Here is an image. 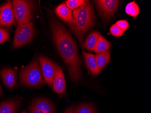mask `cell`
<instances>
[{"instance_id":"obj_1","label":"cell","mask_w":151,"mask_h":113,"mask_svg":"<svg viewBox=\"0 0 151 113\" xmlns=\"http://www.w3.org/2000/svg\"><path fill=\"white\" fill-rule=\"evenodd\" d=\"M50 25L53 41L68 67L70 79L78 81L81 77V61L75 42L63 24L56 19L51 18Z\"/></svg>"},{"instance_id":"obj_2","label":"cell","mask_w":151,"mask_h":113,"mask_svg":"<svg viewBox=\"0 0 151 113\" xmlns=\"http://www.w3.org/2000/svg\"><path fill=\"white\" fill-rule=\"evenodd\" d=\"M94 17L93 7L89 1L85 5L73 12V22L70 26L73 33L80 42L83 41L86 33L94 25Z\"/></svg>"},{"instance_id":"obj_3","label":"cell","mask_w":151,"mask_h":113,"mask_svg":"<svg viewBox=\"0 0 151 113\" xmlns=\"http://www.w3.org/2000/svg\"><path fill=\"white\" fill-rule=\"evenodd\" d=\"M19 81L22 85L27 87L40 86L45 84L37 58L34 59L22 70L19 75Z\"/></svg>"},{"instance_id":"obj_4","label":"cell","mask_w":151,"mask_h":113,"mask_svg":"<svg viewBox=\"0 0 151 113\" xmlns=\"http://www.w3.org/2000/svg\"><path fill=\"white\" fill-rule=\"evenodd\" d=\"M12 5L15 19L18 25L31 22L35 6L32 1L12 0Z\"/></svg>"},{"instance_id":"obj_5","label":"cell","mask_w":151,"mask_h":113,"mask_svg":"<svg viewBox=\"0 0 151 113\" xmlns=\"http://www.w3.org/2000/svg\"><path fill=\"white\" fill-rule=\"evenodd\" d=\"M35 33V27L32 22L19 25L16 30L13 42L14 49L21 47L32 40Z\"/></svg>"},{"instance_id":"obj_6","label":"cell","mask_w":151,"mask_h":113,"mask_svg":"<svg viewBox=\"0 0 151 113\" xmlns=\"http://www.w3.org/2000/svg\"><path fill=\"white\" fill-rule=\"evenodd\" d=\"M39 61L44 81L51 88L57 63L42 55L39 56Z\"/></svg>"},{"instance_id":"obj_7","label":"cell","mask_w":151,"mask_h":113,"mask_svg":"<svg viewBox=\"0 0 151 113\" xmlns=\"http://www.w3.org/2000/svg\"><path fill=\"white\" fill-rule=\"evenodd\" d=\"M15 19L12 2L8 1L0 6V25L10 27L14 23Z\"/></svg>"},{"instance_id":"obj_8","label":"cell","mask_w":151,"mask_h":113,"mask_svg":"<svg viewBox=\"0 0 151 113\" xmlns=\"http://www.w3.org/2000/svg\"><path fill=\"white\" fill-rule=\"evenodd\" d=\"M95 1L100 13L106 19L109 18L114 15L119 2L117 0H98Z\"/></svg>"},{"instance_id":"obj_9","label":"cell","mask_w":151,"mask_h":113,"mask_svg":"<svg viewBox=\"0 0 151 113\" xmlns=\"http://www.w3.org/2000/svg\"><path fill=\"white\" fill-rule=\"evenodd\" d=\"M53 91L58 94H63L66 89V82L64 73L61 67L56 64L55 73L52 83Z\"/></svg>"},{"instance_id":"obj_10","label":"cell","mask_w":151,"mask_h":113,"mask_svg":"<svg viewBox=\"0 0 151 113\" xmlns=\"http://www.w3.org/2000/svg\"><path fill=\"white\" fill-rule=\"evenodd\" d=\"M30 105L41 113H54L55 111L53 103L50 100L44 98L34 100Z\"/></svg>"},{"instance_id":"obj_11","label":"cell","mask_w":151,"mask_h":113,"mask_svg":"<svg viewBox=\"0 0 151 113\" xmlns=\"http://www.w3.org/2000/svg\"><path fill=\"white\" fill-rule=\"evenodd\" d=\"M1 79L5 86L9 89H13L17 84V74L14 70L6 68L1 70L0 73Z\"/></svg>"},{"instance_id":"obj_12","label":"cell","mask_w":151,"mask_h":113,"mask_svg":"<svg viewBox=\"0 0 151 113\" xmlns=\"http://www.w3.org/2000/svg\"><path fill=\"white\" fill-rule=\"evenodd\" d=\"M82 54L86 67L91 74L94 76L98 75L101 72L98 70L95 55L86 52L84 51H82Z\"/></svg>"},{"instance_id":"obj_13","label":"cell","mask_w":151,"mask_h":113,"mask_svg":"<svg viewBox=\"0 0 151 113\" xmlns=\"http://www.w3.org/2000/svg\"><path fill=\"white\" fill-rule=\"evenodd\" d=\"M57 15L66 22L71 24L73 22V13L65 3H62L56 8Z\"/></svg>"},{"instance_id":"obj_14","label":"cell","mask_w":151,"mask_h":113,"mask_svg":"<svg viewBox=\"0 0 151 113\" xmlns=\"http://www.w3.org/2000/svg\"><path fill=\"white\" fill-rule=\"evenodd\" d=\"M20 106V103L16 100L5 101L0 104V113H16Z\"/></svg>"},{"instance_id":"obj_15","label":"cell","mask_w":151,"mask_h":113,"mask_svg":"<svg viewBox=\"0 0 151 113\" xmlns=\"http://www.w3.org/2000/svg\"><path fill=\"white\" fill-rule=\"evenodd\" d=\"M100 35V32L97 31H93L91 33L82 45V47L87 49L89 51H94L96 44Z\"/></svg>"},{"instance_id":"obj_16","label":"cell","mask_w":151,"mask_h":113,"mask_svg":"<svg viewBox=\"0 0 151 113\" xmlns=\"http://www.w3.org/2000/svg\"><path fill=\"white\" fill-rule=\"evenodd\" d=\"M95 57L98 70L101 72L109 63L111 58V53L108 51L104 52L96 53Z\"/></svg>"},{"instance_id":"obj_17","label":"cell","mask_w":151,"mask_h":113,"mask_svg":"<svg viewBox=\"0 0 151 113\" xmlns=\"http://www.w3.org/2000/svg\"><path fill=\"white\" fill-rule=\"evenodd\" d=\"M111 47V44L102 35H100L97 40L94 52L96 53L107 51Z\"/></svg>"},{"instance_id":"obj_18","label":"cell","mask_w":151,"mask_h":113,"mask_svg":"<svg viewBox=\"0 0 151 113\" xmlns=\"http://www.w3.org/2000/svg\"><path fill=\"white\" fill-rule=\"evenodd\" d=\"M125 12L129 16L136 18L139 12V7L134 1H132L126 6Z\"/></svg>"},{"instance_id":"obj_19","label":"cell","mask_w":151,"mask_h":113,"mask_svg":"<svg viewBox=\"0 0 151 113\" xmlns=\"http://www.w3.org/2000/svg\"><path fill=\"white\" fill-rule=\"evenodd\" d=\"M75 113H96V111L91 104H82L75 108Z\"/></svg>"},{"instance_id":"obj_20","label":"cell","mask_w":151,"mask_h":113,"mask_svg":"<svg viewBox=\"0 0 151 113\" xmlns=\"http://www.w3.org/2000/svg\"><path fill=\"white\" fill-rule=\"evenodd\" d=\"M88 1L85 0H68L65 4L71 10H75L84 6Z\"/></svg>"},{"instance_id":"obj_21","label":"cell","mask_w":151,"mask_h":113,"mask_svg":"<svg viewBox=\"0 0 151 113\" xmlns=\"http://www.w3.org/2000/svg\"><path fill=\"white\" fill-rule=\"evenodd\" d=\"M110 32L114 37H119L122 36L124 33L120 28H119L115 24H113L110 28Z\"/></svg>"},{"instance_id":"obj_22","label":"cell","mask_w":151,"mask_h":113,"mask_svg":"<svg viewBox=\"0 0 151 113\" xmlns=\"http://www.w3.org/2000/svg\"><path fill=\"white\" fill-rule=\"evenodd\" d=\"M9 39V34L6 30L0 28V44L7 41Z\"/></svg>"},{"instance_id":"obj_23","label":"cell","mask_w":151,"mask_h":113,"mask_svg":"<svg viewBox=\"0 0 151 113\" xmlns=\"http://www.w3.org/2000/svg\"><path fill=\"white\" fill-rule=\"evenodd\" d=\"M115 24L124 32H125L129 26V23L125 20H119Z\"/></svg>"},{"instance_id":"obj_24","label":"cell","mask_w":151,"mask_h":113,"mask_svg":"<svg viewBox=\"0 0 151 113\" xmlns=\"http://www.w3.org/2000/svg\"><path fill=\"white\" fill-rule=\"evenodd\" d=\"M75 108L74 105H71L66 109L64 113H75Z\"/></svg>"},{"instance_id":"obj_25","label":"cell","mask_w":151,"mask_h":113,"mask_svg":"<svg viewBox=\"0 0 151 113\" xmlns=\"http://www.w3.org/2000/svg\"><path fill=\"white\" fill-rule=\"evenodd\" d=\"M29 109L30 113H41L39 110L35 109V108L33 107L31 105L29 106Z\"/></svg>"},{"instance_id":"obj_26","label":"cell","mask_w":151,"mask_h":113,"mask_svg":"<svg viewBox=\"0 0 151 113\" xmlns=\"http://www.w3.org/2000/svg\"><path fill=\"white\" fill-rule=\"evenodd\" d=\"M2 88H1V85H0V96L1 95V94H2Z\"/></svg>"},{"instance_id":"obj_27","label":"cell","mask_w":151,"mask_h":113,"mask_svg":"<svg viewBox=\"0 0 151 113\" xmlns=\"http://www.w3.org/2000/svg\"><path fill=\"white\" fill-rule=\"evenodd\" d=\"M22 113H28V112L27 111H23V112H22Z\"/></svg>"}]
</instances>
